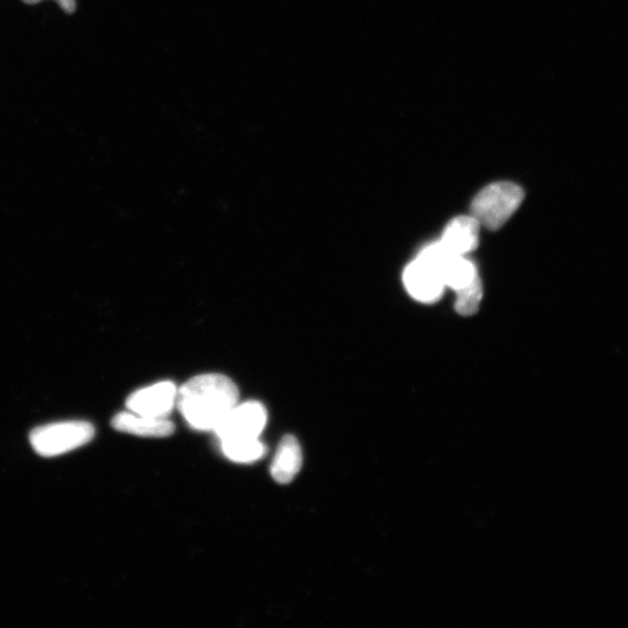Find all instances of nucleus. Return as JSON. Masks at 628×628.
<instances>
[{
	"label": "nucleus",
	"mask_w": 628,
	"mask_h": 628,
	"mask_svg": "<svg viewBox=\"0 0 628 628\" xmlns=\"http://www.w3.org/2000/svg\"><path fill=\"white\" fill-rule=\"evenodd\" d=\"M525 198L524 190L514 184L499 182L484 188L473 200L470 216L490 231L502 229L520 209Z\"/></svg>",
	"instance_id": "obj_2"
},
{
	"label": "nucleus",
	"mask_w": 628,
	"mask_h": 628,
	"mask_svg": "<svg viewBox=\"0 0 628 628\" xmlns=\"http://www.w3.org/2000/svg\"><path fill=\"white\" fill-rule=\"evenodd\" d=\"M402 281L410 296L421 303L437 302L446 287L438 269L419 257L407 266Z\"/></svg>",
	"instance_id": "obj_5"
},
{
	"label": "nucleus",
	"mask_w": 628,
	"mask_h": 628,
	"mask_svg": "<svg viewBox=\"0 0 628 628\" xmlns=\"http://www.w3.org/2000/svg\"><path fill=\"white\" fill-rule=\"evenodd\" d=\"M22 2H25L28 4H36L42 2V0H22ZM55 2L65 12L73 13L76 10L75 0H55Z\"/></svg>",
	"instance_id": "obj_13"
},
{
	"label": "nucleus",
	"mask_w": 628,
	"mask_h": 628,
	"mask_svg": "<svg viewBox=\"0 0 628 628\" xmlns=\"http://www.w3.org/2000/svg\"><path fill=\"white\" fill-rule=\"evenodd\" d=\"M444 285L458 291L479 278L477 265L462 255H454L443 266Z\"/></svg>",
	"instance_id": "obj_10"
},
{
	"label": "nucleus",
	"mask_w": 628,
	"mask_h": 628,
	"mask_svg": "<svg viewBox=\"0 0 628 628\" xmlns=\"http://www.w3.org/2000/svg\"><path fill=\"white\" fill-rule=\"evenodd\" d=\"M480 229L473 216H461L448 223L440 242L451 253L465 257L478 249Z\"/></svg>",
	"instance_id": "obj_7"
},
{
	"label": "nucleus",
	"mask_w": 628,
	"mask_h": 628,
	"mask_svg": "<svg viewBox=\"0 0 628 628\" xmlns=\"http://www.w3.org/2000/svg\"><path fill=\"white\" fill-rule=\"evenodd\" d=\"M112 426L118 432L145 438H167L175 432V425L168 418L148 417L130 411L117 415L112 420Z\"/></svg>",
	"instance_id": "obj_8"
},
{
	"label": "nucleus",
	"mask_w": 628,
	"mask_h": 628,
	"mask_svg": "<svg viewBox=\"0 0 628 628\" xmlns=\"http://www.w3.org/2000/svg\"><path fill=\"white\" fill-rule=\"evenodd\" d=\"M266 418V410L260 401L238 402L213 432L220 441L259 439Z\"/></svg>",
	"instance_id": "obj_4"
},
{
	"label": "nucleus",
	"mask_w": 628,
	"mask_h": 628,
	"mask_svg": "<svg viewBox=\"0 0 628 628\" xmlns=\"http://www.w3.org/2000/svg\"><path fill=\"white\" fill-rule=\"evenodd\" d=\"M177 390L169 380L144 388L128 397L127 409L137 415L168 418L176 406Z\"/></svg>",
	"instance_id": "obj_6"
},
{
	"label": "nucleus",
	"mask_w": 628,
	"mask_h": 628,
	"mask_svg": "<svg viewBox=\"0 0 628 628\" xmlns=\"http://www.w3.org/2000/svg\"><path fill=\"white\" fill-rule=\"evenodd\" d=\"M303 463L302 448L294 436H285L279 447L272 464V477L280 484L293 481Z\"/></svg>",
	"instance_id": "obj_9"
},
{
	"label": "nucleus",
	"mask_w": 628,
	"mask_h": 628,
	"mask_svg": "<svg viewBox=\"0 0 628 628\" xmlns=\"http://www.w3.org/2000/svg\"><path fill=\"white\" fill-rule=\"evenodd\" d=\"M95 437L94 426L73 420L41 426L32 431L30 441L36 454L55 458L77 450Z\"/></svg>",
	"instance_id": "obj_3"
},
{
	"label": "nucleus",
	"mask_w": 628,
	"mask_h": 628,
	"mask_svg": "<svg viewBox=\"0 0 628 628\" xmlns=\"http://www.w3.org/2000/svg\"><path fill=\"white\" fill-rule=\"evenodd\" d=\"M238 402V387L220 374L196 376L177 390L179 412L198 431H214Z\"/></svg>",
	"instance_id": "obj_1"
},
{
	"label": "nucleus",
	"mask_w": 628,
	"mask_h": 628,
	"mask_svg": "<svg viewBox=\"0 0 628 628\" xmlns=\"http://www.w3.org/2000/svg\"><path fill=\"white\" fill-rule=\"evenodd\" d=\"M456 310L461 316L470 317L478 313L482 299L483 285L480 276L469 285L456 291Z\"/></svg>",
	"instance_id": "obj_12"
},
{
	"label": "nucleus",
	"mask_w": 628,
	"mask_h": 628,
	"mask_svg": "<svg viewBox=\"0 0 628 628\" xmlns=\"http://www.w3.org/2000/svg\"><path fill=\"white\" fill-rule=\"evenodd\" d=\"M223 456L234 462L251 463L266 454V447L259 439L220 441Z\"/></svg>",
	"instance_id": "obj_11"
}]
</instances>
